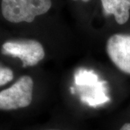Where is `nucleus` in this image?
<instances>
[{
  "instance_id": "5",
  "label": "nucleus",
  "mask_w": 130,
  "mask_h": 130,
  "mask_svg": "<svg viewBox=\"0 0 130 130\" xmlns=\"http://www.w3.org/2000/svg\"><path fill=\"white\" fill-rule=\"evenodd\" d=\"M104 12L107 15L113 14L116 23H126L129 18L130 0H101Z\"/></svg>"
},
{
  "instance_id": "2",
  "label": "nucleus",
  "mask_w": 130,
  "mask_h": 130,
  "mask_svg": "<svg viewBox=\"0 0 130 130\" xmlns=\"http://www.w3.org/2000/svg\"><path fill=\"white\" fill-rule=\"evenodd\" d=\"M32 79L23 76L10 88L0 93V108L2 110H15L28 107L32 99Z\"/></svg>"
},
{
  "instance_id": "3",
  "label": "nucleus",
  "mask_w": 130,
  "mask_h": 130,
  "mask_svg": "<svg viewBox=\"0 0 130 130\" xmlns=\"http://www.w3.org/2000/svg\"><path fill=\"white\" fill-rule=\"evenodd\" d=\"M4 54L19 58L23 67L37 64L45 56V51L41 44L35 40H18L5 42L2 45Z\"/></svg>"
},
{
  "instance_id": "7",
  "label": "nucleus",
  "mask_w": 130,
  "mask_h": 130,
  "mask_svg": "<svg viewBox=\"0 0 130 130\" xmlns=\"http://www.w3.org/2000/svg\"><path fill=\"white\" fill-rule=\"evenodd\" d=\"M119 130H130V123H126Z\"/></svg>"
},
{
  "instance_id": "8",
  "label": "nucleus",
  "mask_w": 130,
  "mask_h": 130,
  "mask_svg": "<svg viewBox=\"0 0 130 130\" xmlns=\"http://www.w3.org/2000/svg\"><path fill=\"white\" fill-rule=\"evenodd\" d=\"M73 1H77V0H73ZM83 2H89L90 0H82Z\"/></svg>"
},
{
  "instance_id": "6",
  "label": "nucleus",
  "mask_w": 130,
  "mask_h": 130,
  "mask_svg": "<svg viewBox=\"0 0 130 130\" xmlns=\"http://www.w3.org/2000/svg\"><path fill=\"white\" fill-rule=\"evenodd\" d=\"M14 74L12 70L7 67H1L0 70V85L3 86L13 79Z\"/></svg>"
},
{
  "instance_id": "1",
  "label": "nucleus",
  "mask_w": 130,
  "mask_h": 130,
  "mask_svg": "<svg viewBox=\"0 0 130 130\" xmlns=\"http://www.w3.org/2000/svg\"><path fill=\"white\" fill-rule=\"evenodd\" d=\"M51 0H2V13L7 21L32 23L36 16L46 13Z\"/></svg>"
},
{
  "instance_id": "4",
  "label": "nucleus",
  "mask_w": 130,
  "mask_h": 130,
  "mask_svg": "<svg viewBox=\"0 0 130 130\" xmlns=\"http://www.w3.org/2000/svg\"><path fill=\"white\" fill-rule=\"evenodd\" d=\"M106 51L112 62L119 70L130 74V35L111 36L107 41Z\"/></svg>"
}]
</instances>
